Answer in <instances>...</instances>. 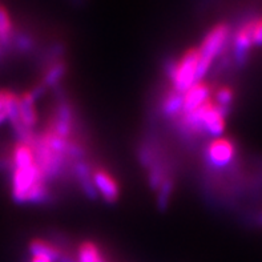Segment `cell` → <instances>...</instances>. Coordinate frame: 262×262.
I'll return each instance as SVG.
<instances>
[{"instance_id":"ba28073f","label":"cell","mask_w":262,"mask_h":262,"mask_svg":"<svg viewBox=\"0 0 262 262\" xmlns=\"http://www.w3.org/2000/svg\"><path fill=\"white\" fill-rule=\"evenodd\" d=\"M51 130L63 139H70L72 132V111L67 103H60V105L57 106Z\"/></svg>"},{"instance_id":"8fae6325","label":"cell","mask_w":262,"mask_h":262,"mask_svg":"<svg viewBox=\"0 0 262 262\" xmlns=\"http://www.w3.org/2000/svg\"><path fill=\"white\" fill-rule=\"evenodd\" d=\"M30 252L32 253V256L47 257L52 262H59V259L63 256L61 250L57 249L56 246L46 243L43 239H33V241H31Z\"/></svg>"},{"instance_id":"e0dca14e","label":"cell","mask_w":262,"mask_h":262,"mask_svg":"<svg viewBox=\"0 0 262 262\" xmlns=\"http://www.w3.org/2000/svg\"><path fill=\"white\" fill-rule=\"evenodd\" d=\"M16 95L11 91H0V112H6L8 105L16 99Z\"/></svg>"},{"instance_id":"2e32d148","label":"cell","mask_w":262,"mask_h":262,"mask_svg":"<svg viewBox=\"0 0 262 262\" xmlns=\"http://www.w3.org/2000/svg\"><path fill=\"white\" fill-rule=\"evenodd\" d=\"M11 30H12V23L10 16L3 7H0V39L7 40V37L10 36Z\"/></svg>"},{"instance_id":"30bf717a","label":"cell","mask_w":262,"mask_h":262,"mask_svg":"<svg viewBox=\"0 0 262 262\" xmlns=\"http://www.w3.org/2000/svg\"><path fill=\"white\" fill-rule=\"evenodd\" d=\"M36 164V156L33 145L26 141H19L12 149V165L15 169L28 168Z\"/></svg>"},{"instance_id":"6da1fadb","label":"cell","mask_w":262,"mask_h":262,"mask_svg":"<svg viewBox=\"0 0 262 262\" xmlns=\"http://www.w3.org/2000/svg\"><path fill=\"white\" fill-rule=\"evenodd\" d=\"M200 61V51L197 48L188 50L176 64L170 66L169 77L172 79L173 91L184 93L197 83V67Z\"/></svg>"},{"instance_id":"9c48e42d","label":"cell","mask_w":262,"mask_h":262,"mask_svg":"<svg viewBox=\"0 0 262 262\" xmlns=\"http://www.w3.org/2000/svg\"><path fill=\"white\" fill-rule=\"evenodd\" d=\"M20 121L27 129H31L37 123V112L35 108V96L32 92H24L17 97Z\"/></svg>"},{"instance_id":"5bb4252c","label":"cell","mask_w":262,"mask_h":262,"mask_svg":"<svg viewBox=\"0 0 262 262\" xmlns=\"http://www.w3.org/2000/svg\"><path fill=\"white\" fill-rule=\"evenodd\" d=\"M64 73H66V66L63 63H55L44 75V84L48 86L56 85L64 76Z\"/></svg>"},{"instance_id":"9a60e30c","label":"cell","mask_w":262,"mask_h":262,"mask_svg":"<svg viewBox=\"0 0 262 262\" xmlns=\"http://www.w3.org/2000/svg\"><path fill=\"white\" fill-rule=\"evenodd\" d=\"M233 97H234V93H233L232 88L229 86H223L220 88L216 93V101L217 105L220 108H223L224 111L229 110L230 104L233 103Z\"/></svg>"},{"instance_id":"3957f363","label":"cell","mask_w":262,"mask_h":262,"mask_svg":"<svg viewBox=\"0 0 262 262\" xmlns=\"http://www.w3.org/2000/svg\"><path fill=\"white\" fill-rule=\"evenodd\" d=\"M44 174L41 173L37 164L28 166V168H21V169L13 170L12 176V197L16 203H27L28 196L32 192L35 186L40 183H44Z\"/></svg>"},{"instance_id":"d6986e66","label":"cell","mask_w":262,"mask_h":262,"mask_svg":"<svg viewBox=\"0 0 262 262\" xmlns=\"http://www.w3.org/2000/svg\"><path fill=\"white\" fill-rule=\"evenodd\" d=\"M31 262H52V261L47 258V257H43V256H32V258H31Z\"/></svg>"},{"instance_id":"5b68a950","label":"cell","mask_w":262,"mask_h":262,"mask_svg":"<svg viewBox=\"0 0 262 262\" xmlns=\"http://www.w3.org/2000/svg\"><path fill=\"white\" fill-rule=\"evenodd\" d=\"M210 90L204 81H197L189 91L183 95V113L194 112L209 101Z\"/></svg>"},{"instance_id":"277c9868","label":"cell","mask_w":262,"mask_h":262,"mask_svg":"<svg viewBox=\"0 0 262 262\" xmlns=\"http://www.w3.org/2000/svg\"><path fill=\"white\" fill-rule=\"evenodd\" d=\"M205 156L212 166L224 168L229 165L236 156V145L232 140L217 137L206 146Z\"/></svg>"},{"instance_id":"ac0fdd59","label":"cell","mask_w":262,"mask_h":262,"mask_svg":"<svg viewBox=\"0 0 262 262\" xmlns=\"http://www.w3.org/2000/svg\"><path fill=\"white\" fill-rule=\"evenodd\" d=\"M253 43H254V46H262V17L254 20Z\"/></svg>"},{"instance_id":"8992f818","label":"cell","mask_w":262,"mask_h":262,"mask_svg":"<svg viewBox=\"0 0 262 262\" xmlns=\"http://www.w3.org/2000/svg\"><path fill=\"white\" fill-rule=\"evenodd\" d=\"M92 180L96 192H99L108 203H115L119 199V184L106 170L96 169L92 172Z\"/></svg>"},{"instance_id":"ffe728a7","label":"cell","mask_w":262,"mask_h":262,"mask_svg":"<svg viewBox=\"0 0 262 262\" xmlns=\"http://www.w3.org/2000/svg\"><path fill=\"white\" fill-rule=\"evenodd\" d=\"M8 119V116H7V112H0V125L6 121V120Z\"/></svg>"},{"instance_id":"7c38bea8","label":"cell","mask_w":262,"mask_h":262,"mask_svg":"<svg viewBox=\"0 0 262 262\" xmlns=\"http://www.w3.org/2000/svg\"><path fill=\"white\" fill-rule=\"evenodd\" d=\"M163 112L168 117H176L183 113V95L176 91L168 93L163 101Z\"/></svg>"},{"instance_id":"52a82bcc","label":"cell","mask_w":262,"mask_h":262,"mask_svg":"<svg viewBox=\"0 0 262 262\" xmlns=\"http://www.w3.org/2000/svg\"><path fill=\"white\" fill-rule=\"evenodd\" d=\"M253 30H254V20L246 21L234 36V57L239 64L246 60L248 52L254 46L253 43Z\"/></svg>"},{"instance_id":"7a4b0ae2","label":"cell","mask_w":262,"mask_h":262,"mask_svg":"<svg viewBox=\"0 0 262 262\" xmlns=\"http://www.w3.org/2000/svg\"><path fill=\"white\" fill-rule=\"evenodd\" d=\"M229 27L226 24H219L205 36L199 50L200 61L197 67V81L203 80V77L209 71L214 57L223 51L229 37Z\"/></svg>"},{"instance_id":"4fadbf2b","label":"cell","mask_w":262,"mask_h":262,"mask_svg":"<svg viewBox=\"0 0 262 262\" xmlns=\"http://www.w3.org/2000/svg\"><path fill=\"white\" fill-rule=\"evenodd\" d=\"M77 262H106L100 249L93 243H83L79 248Z\"/></svg>"}]
</instances>
